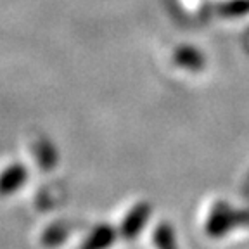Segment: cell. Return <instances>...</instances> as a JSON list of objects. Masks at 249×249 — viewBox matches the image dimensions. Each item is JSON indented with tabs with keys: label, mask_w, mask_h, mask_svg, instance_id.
I'll return each instance as SVG.
<instances>
[]
</instances>
